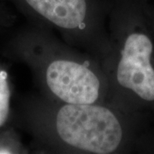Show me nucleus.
I'll return each mask as SVG.
<instances>
[{"label": "nucleus", "instance_id": "obj_1", "mask_svg": "<svg viewBox=\"0 0 154 154\" xmlns=\"http://www.w3.org/2000/svg\"><path fill=\"white\" fill-rule=\"evenodd\" d=\"M129 114L110 102H55L38 94L19 96L12 123L44 153L116 154L125 151Z\"/></svg>", "mask_w": 154, "mask_h": 154}, {"label": "nucleus", "instance_id": "obj_2", "mask_svg": "<svg viewBox=\"0 0 154 154\" xmlns=\"http://www.w3.org/2000/svg\"><path fill=\"white\" fill-rule=\"evenodd\" d=\"M0 51L9 61L28 67L38 94L45 99L71 104L109 102L110 82L103 63L52 31L27 22L10 33Z\"/></svg>", "mask_w": 154, "mask_h": 154}, {"label": "nucleus", "instance_id": "obj_3", "mask_svg": "<svg viewBox=\"0 0 154 154\" xmlns=\"http://www.w3.org/2000/svg\"><path fill=\"white\" fill-rule=\"evenodd\" d=\"M137 14L132 0H109V102L129 115L137 104L154 103L153 42L139 29Z\"/></svg>", "mask_w": 154, "mask_h": 154}, {"label": "nucleus", "instance_id": "obj_4", "mask_svg": "<svg viewBox=\"0 0 154 154\" xmlns=\"http://www.w3.org/2000/svg\"><path fill=\"white\" fill-rule=\"evenodd\" d=\"M28 23L48 29L105 64L111 53L107 29L109 0H2Z\"/></svg>", "mask_w": 154, "mask_h": 154}, {"label": "nucleus", "instance_id": "obj_5", "mask_svg": "<svg viewBox=\"0 0 154 154\" xmlns=\"http://www.w3.org/2000/svg\"><path fill=\"white\" fill-rule=\"evenodd\" d=\"M14 84L9 66L0 61V132L12 125Z\"/></svg>", "mask_w": 154, "mask_h": 154}, {"label": "nucleus", "instance_id": "obj_6", "mask_svg": "<svg viewBox=\"0 0 154 154\" xmlns=\"http://www.w3.org/2000/svg\"><path fill=\"white\" fill-rule=\"evenodd\" d=\"M29 151L13 124L0 132V154H24Z\"/></svg>", "mask_w": 154, "mask_h": 154}, {"label": "nucleus", "instance_id": "obj_7", "mask_svg": "<svg viewBox=\"0 0 154 154\" xmlns=\"http://www.w3.org/2000/svg\"><path fill=\"white\" fill-rule=\"evenodd\" d=\"M17 16L4 1H0V32L11 28L17 22Z\"/></svg>", "mask_w": 154, "mask_h": 154}]
</instances>
